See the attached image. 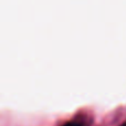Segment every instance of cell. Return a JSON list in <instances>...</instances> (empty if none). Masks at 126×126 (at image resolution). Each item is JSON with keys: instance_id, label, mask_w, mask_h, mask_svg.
<instances>
[{"instance_id": "obj_1", "label": "cell", "mask_w": 126, "mask_h": 126, "mask_svg": "<svg viewBox=\"0 0 126 126\" xmlns=\"http://www.w3.org/2000/svg\"><path fill=\"white\" fill-rule=\"evenodd\" d=\"M61 126H84V125L81 124V123H79V122H66Z\"/></svg>"}, {"instance_id": "obj_2", "label": "cell", "mask_w": 126, "mask_h": 126, "mask_svg": "<svg viewBox=\"0 0 126 126\" xmlns=\"http://www.w3.org/2000/svg\"><path fill=\"white\" fill-rule=\"evenodd\" d=\"M121 126H126V122H125V123H123V124L121 125Z\"/></svg>"}]
</instances>
